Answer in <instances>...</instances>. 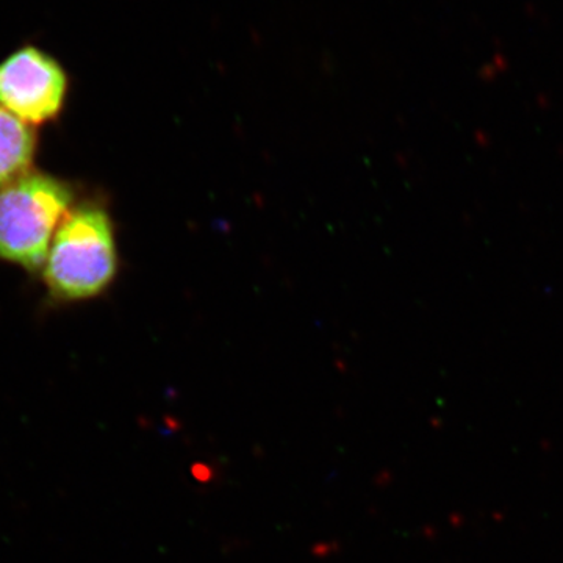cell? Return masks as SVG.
Returning <instances> with one entry per match:
<instances>
[{
    "mask_svg": "<svg viewBox=\"0 0 563 563\" xmlns=\"http://www.w3.org/2000/svg\"><path fill=\"white\" fill-rule=\"evenodd\" d=\"M118 263L109 211L96 202H81L63 220L40 274L52 301L81 302L110 287Z\"/></svg>",
    "mask_w": 563,
    "mask_h": 563,
    "instance_id": "obj_1",
    "label": "cell"
},
{
    "mask_svg": "<svg viewBox=\"0 0 563 563\" xmlns=\"http://www.w3.org/2000/svg\"><path fill=\"white\" fill-rule=\"evenodd\" d=\"M76 203L69 181L36 169L0 188V262L41 272L55 233Z\"/></svg>",
    "mask_w": 563,
    "mask_h": 563,
    "instance_id": "obj_2",
    "label": "cell"
},
{
    "mask_svg": "<svg viewBox=\"0 0 563 563\" xmlns=\"http://www.w3.org/2000/svg\"><path fill=\"white\" fill-rule=\"evenodd\" d=\"M68 92V73L49 52L27 44L0 62V106L32 128L58 120Z\"/></svg>",
    "mask_w": 563,
    "mask_h": 563,
    "instance_id": "obj_3",
    "label": "cell"
},
{
    "mask_svg": "<svg viewBox=\"0 0 563 563\" xmlns=\"http://www.w3.org/2000/svg\"><path fill=\"white\" fill-rule=\"evenodd\" d=\"M36 151L35 128L0 106V188L32 172Z\"/></svg>",
    "mask_w": 563,
    "mask_h": 563,
    "instance_id": "obj_4",
    "label": "cell"
}]
</instances>
